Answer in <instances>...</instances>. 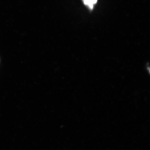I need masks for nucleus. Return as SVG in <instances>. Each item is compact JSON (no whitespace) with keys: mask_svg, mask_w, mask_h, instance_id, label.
Instances as JSON below:
<instances>
[{"mask_svg":"<svg viewBox=\"0 0 150 150\" xmlns=\"http://www.w3.org/2000/svg\"><path fill=\"white\" fill-rule=\"evenodd\" d=\"M83 1L84 4L86 5H87L90 9H93V4L91 3L90 0H83Z\"/></svg>","mask_w":150,"mask_h":150,"instance_id":"1","label":"nucleus"},{"mask_svg":"<svg viewBox=\"0 0 150 150\" xmlns=\"http://www.w3.org/2000/svg\"><path fill=\"white\" fill-rule=\"evenodd\" d=\"M97 0H90L91 3L93 4L97 3Z\"/></svg>","mask_w":150,"mask_h":150,"instance_id":"2","label":"nucleus"}]
</instances>
